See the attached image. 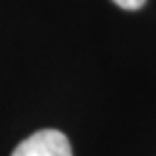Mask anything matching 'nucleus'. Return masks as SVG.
Returning a JSON list of instances; mask_svg holds the SVG:
<instances>
[{"mask_svg": "<svg viewBox=\"0 0 156 156\" xmlns=\"http://www.w3.org/2000/svg\"><path fill=\"white\" fill-rule=\"evenodd\" d=\"M113 2L117 7H122L126 11H136V9H141L145 5V0H113Z\"/></svg>", "mask_w": 156, "mask_h": 156, "instance_id": "f03ea898", "label": "nucleus"}, {"mask_svg": "<svg viewBox=\"0 0 156 156\" xmlns=\"http://www.w3.org/2000/svg\"><path fill=\"white\" fill-rule=\"evenodd\" d=\"M11 156H72V145L63 132L48 128L26 136Z\"/></svg>", "mask_w": 156, "mask_h": 156, "instance_id": "f257e3e1", "label": "nucleus"}]
</instances>
